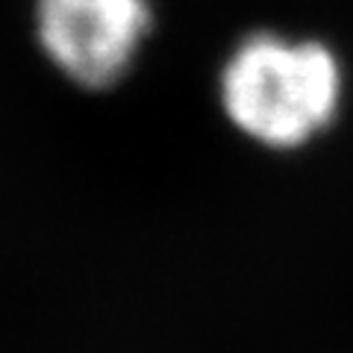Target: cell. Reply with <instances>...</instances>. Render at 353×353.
I'll return each mask as SVG.
<instances>
[{"mask_svg":"<svg viewBox=\"0 0 353 353\" xmlns=\"http://www.w3.org/2000/svg\"><path fill=\"white\" fill-rule=\"evenodd\" d=\"M150 24V0H36L44 53L83 88L115 85L132 68Z\"/></svg>","mask_w":353,"mask_h":353,"instance_id":"cell-2","label":"cell"},{"mask_svg":"<svg viewBox=\"0 0 353 353\" xmlns=\"http://www.w3.org/2000/svg\"><path fill=\"white\" fill-rule=\"evenodd\" d=\"M221 106L248 139L301 148L330 127L341 103V65L321 41L253 32L221 68Z\"/></svg>","mask_w":353,"mask_h":353,"instance_id":"cell-1","label":"cell"}]
</instances>
